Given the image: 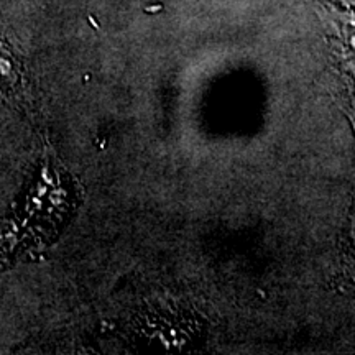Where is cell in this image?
<instances>
[{
  "instance_id": "1",
  "label": "cell",
  "mask_w": 355,
  "mask_h": 355,
  "mask_svg": "<svg viewBox=\"0 0 355 355\" xmlns=\"http://www.w3.org/2000/svg\"><path fill=\"white\" fill-rule=\"evenodd\" d=\"M0 74H8V63H6V56H0Z\"/></svg>"
}]
</instances>
